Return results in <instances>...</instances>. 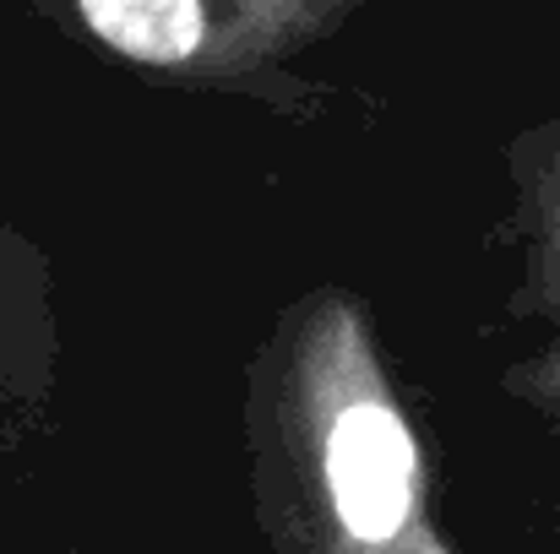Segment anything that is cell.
<instances>
[{"mask_svg":"<svg viewBox=\"0 0 560 554\" xmlns=\"http://www.w3.org/2000/svg\"><path fill=\"white\" fill-rule=\"evenodd\" d=\"M550 234H556V272H560V190H556V217H550Z\"/></svg>","mask_w":560,"mask_h":554,"instance_id":"3957f363","label":"cell"},{"mask_svg":"<svg viewBox=\"0 0 560 554\" xmlns=\"http://www.w3.org/2000/svg\"><path fill=\"white\" fill-rule=\"evenodd\" d=\"M349 5L354 0H71L88 38L142 71L256 60L327 33Z\"/></svg>","mask_w":560,"mask_h":554,"instance_id":"6da1fadb","label":"cell"},{"mask_svg":"<svg viewBox=\"0 0 560 554\" xmlns=\"http://www.w3.org/2000/svg\"><path fill=\"white\" fill-rule=\"evenodd\" d=\"M550 386H556V391H560V359H556V369H550Z\"/></svg>","mask_w":560,"mask_h":554,"instance_id":"277c9868","label":"cell"},{"mask_svg":"<svg viewBox=\"0 0 560 554\" xmlns=\"http://www.w3.org/2000/svg\"><path fill=\"white\" fill-rule=\"evenodd\" d=\"M322 479L349 544L386 550L408 533L419 506V451L402 413L381 391H360L332 408L322 435Z\"/></svg>","mask_w":560,"mask_h":554,"instance_id":"7a4b0ae2","label":"cell"}]
</instances>
